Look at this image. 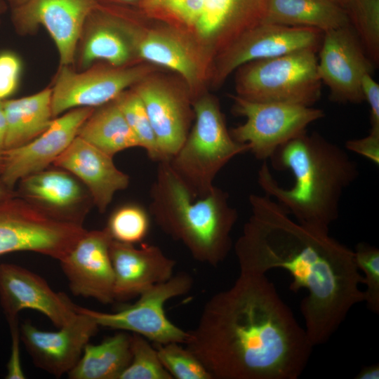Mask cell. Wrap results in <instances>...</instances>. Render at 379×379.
<instances>
[{
	"mask_svg": "<svg viewBox=\"0 0 379 379\" xmlns=\"http://www.w3.org/2000/svg\"><path fill=\"white\" fill-rule=\"evenodd\" d=\"M251 214L234 244L239 272L266 274L283 269L293 277L291 291L305 289L300 303L313 346L326 343L350 310L364 302L354 251L328 230L302 224L270 197L251 194Z\"/></svg>",
	"mask_w": 379,
	"mask_h": 379,
	"instance_id": "cell-1",
	"label": "cell"
},
{
	"mask_svg": "<svg viewBox=\"0 0 379 379\" xmlns=\"http://www.w3.org/2000/svg\"><path fill=\"white\" fill-rule=\"evenodd\" d=\"M185 344L212 379H297L314 347L266 274L241 272L207 300Z\"/></svg>",
	"mask_w": 379,
	"mask_h": 379,
	"instance_id": "cell-2",
	"label": "cell"
},
{
	"mask_svg": "<svg viewBox=\"0 0 379 379\" xmlns=\"http://www.w3.org/2000/svg\"><path fill=\"white\" fill-rule=\"evenodd\" d=\"M270 159L274 168L290 171L294 183L281 186L263 161L258 182L265 194L298 222L328 230L339 217L345 190L359 175L357 163L336 144L307 131L277 148Z\"/></svg>",
	"mask_w": 379,
	"mask_h": 379,
	"instance_id": "cell-3",
	"label": "cell"
},
{
	"mask_svg": "<svg viewBox=\"0 0 379 379\" xmlns=\"http://www.w3.org/2000/svg\"><path fill=\"white\" fill-rule=\"evenodd\" d=\"M150 198L149 213L157 225L181 242L194 260L213 267L225 260L238 219L227 192L215 186L206 196L195 197L168 161H161Z\"/></svg>",
	"mask_w": 379,
	"mask_h": 379,
	"instance_id": "cell-4",
	"label": "cell"
},
{
	"mask_svg": "<svg viewBox=\"0 0 379 379\" xmlns=\"http://www.w3.org/2000/svg\"><path fill=\"white\" fill-rule=\"evenodd\" d=\"M192 107L194 124L168 162L192 194L204 197L215 187L219 171L236 156L249 152V147L233 139L215 98L201 96Z\"/></svg>",
	"mask_w": 379,
	"mask_h": 379,
	"instance_id": "cell-5",
	"label": "cell"
},
{
	"mask_svg": "<svg viewBox=\"0 0 379 379\" xmlns=\"http://www.w3.org/2000/svg\"><path fill=\"white\" fill-rule=\"evenodd\" d=\"M317 51L306 49L241 66L237 95L255 102L312 106L320 98L322 84Z\"/></svg>",
	"mask_w": 379,
	"mask_h": 379,
	"instance_id": "cell-6",
	"label": "cell"
},
{
	"mask_svg": "<svg viewBox=\"0 0 379 379\" xmlns=\"http://www.w3.org/2000/svg\"><path fill=\"white\" fill-rule=\"evenodd\" d=\"M267 0H142L149 15L195 30L222 51L245 31L261 22Z\"/></svg>",
	"mask_w": 379,
	"mask_h": 379,
	"instance_id": "cell-7",
	"label": "cell"
},
{
	"mask_svg": "<svg viewBox=\"0 0 379 379\" xmlns=\"http://www.w3.org/2000/svg\"><path fill=\"white\" fill-rule=\"evenodd\" d=\"M86 231L29 201H0V255L32 251L60 260Z\"/></svg>",
	"mask_w": 379,
	"mask_h": 379,
	"instance_id": "cell-8",
	"label": "cell"
},
{
	"mask_svg": "<svg viewBox=\"0 0 379 379\" xmlns=\"http://www.w3.org/2000/svg\"><path fill=\"white\" fill-rule=\"evenodd\" d=\"M233 112L245 122L230 132L234 140L247 145L256 159H270L280 146L307 131V127L323 118L324 112L312 106L261 102L231 96Z\"/></svg>",
	"mask_w": 379,
	"mask_h": 379,
	"instance_id": "cell-9",
	"label": "cell"
},
{
	"mask_svg": "<svg viewBox=\"0 0 379 379\" xmlns=\"http://www.w3.org/2000/svg\"><path fill=\"white\" fill-rule=\"evenodd\" d=\"M193 284L192 277L181 272L166 281L155 284L142 292L133 305H126L114 313L81 307L100 326L131 331L155 344L185 343V331L168 319L165 303L171 298L187 293Z\"/></svg>",
	"mask_w": 379,
	"mask_h": 379,
	"instance_id": "cell-10",
	"label": "cell"
},
{
	"mask_svg": "<svg viewBox=\"0 0 379 379\" xmlns=\"http://www.w3.org/2000/svg\"><path fill=\"white\" fill-rule=\"evenodd\" d=\"M319 53L318 74L329 89L331 100L363 102L361 78L373 72V63L351 25L324 32Z\"/></svg>",
	"mask_w": 379,
	"mask_h": 379,
	"instance_id": "cell-11",
	"label": "cell"
},
{
	"mask_svg": "<svg viewBox=\"0 0 379 379\" xmlns=\"http://www.w3.org/2000/svg\"><path fill=\"white\" fill-rule=\"evenodd\" d=\"M324 32L313 28L261 22L242 33L221 53L216 70L218 81L241 66L293 52L318 51Z\"/></svg>",
	"mask_w": 379,
	"mask_h": 379,
	"instance_id": "cell-12",
	"label": "cell"
},
{
	"mask_svg": "<svg viewBox=\"0 0 379 379\" xmlns=\"http://www.w3.org/2000/svg\"><path fill=\"white\" fill-rule=\"evenodd\" d=\"M149 68L95 69L81 73L61 65L51 88L53 117L79 107H100L114 100L124 90L141 81Z\"/></svg>",
	"mask_w": 379,
	"mask_h": 379,
	"instance_id": "cell-13",
	"label": "cell"
},
{
	"mask_svg": "<svg viewBox=\"0 0 379 379\" xmlns=\"http://www.w3.org/2000/svg\"><path fill=\"white\" fill-rule=\"evenodd\" d=\"M98 6L97 0H27L13 8L12 19L21 33L44 26L56 45L60 65L69 66L84 24Z\"/></svg>",
	"mask_w": 379,
	"mask_h": 379,
	"instance_id": "cell-14",
	"label": "cell"
},
{
	"mask_svg": "<svg viewBox=\"0 0 379 379\" xmlns=\"http://www.w3.org/2000/svg\"><path fill=\"white\" fill-rule=\"evenodd\" d=\"M75 310L74 317L57 331L40 330L29 321L20 327V340L34 364L55 377L74 368L99 327L81 307L75 305Z\"/></svg>",
	"mask_w": 379,
	"mask_h": 379,
	"instance_id": "cell-15",
	"label": "cell"
},
{
	"mask_svg": "<svg viewBox=\"0 0 379 379\" xmlns=\"http://www.w3.org/2000/svg\"><path fill=\"white\" fill-rule=\"evenodd\" d=\"M93 111V107L70 109L53 119L48 128L30 142L6 149L0 175L2 183L12 187L18 180L44 171L68 147Z\"/></svg>",
	"mask_w": 379,
	"mask_h": 379,
	"instance_id": "cell-16",
	"label": "cell"
},
{
	"mask_svg": "<svg viewBox=\"0 0 379 379\" xmlns=\"http://www.w3.org/2000/svg\"><path fill=\"white\" fill-rule=\"evenodd\" d=\"M112 239L105 228L86 231L59 260L74 295L102 304L114 300V274L109 254Z\"/></svg>",
	"mask_w": 379,
	"mask_h": 379,
	"instance_id": "cell-17",
	"label": "cell"
},
{
	"mask_svg": "<svg viewBox=\"0 0 379 379\" xmlns=\"http://www.w3.org/2000/svg\"><path fill=\"white\" fill-rule=\"evenodd\" d=\"M0 304L7 319L29 309L46 316L58 328L77 313L76 305L65 294L54 291L38 274L11 263L0 265Z\"/></svg>",
	"mask_w": 379,
	"mask_h": 379,
	"instance_id": "cell-18",
	"label": "cell"
},
{
	"mask_svg": "<svg viewBox=\"0 0 379 379\" xmlns=\"http://www.w3.org/2000/svg\"><path fill=\"white\" fill-rule=\"evenodd\" d=\"M109 254L114 274V300L139 296L173 275L175 261L155 245L142 244L136 248L112 239Z\"/></svg>",
	"mask_w": 379,
	"mask_h": 379,
	"instance_id": "cell-19",
	"label": "cell"
},
{
	"mask_svg": "<svg viewBox=\"0 0 379 379\" xmlns=\"http://www.w3.org/2000/svg\"><path fill=\"white\" fill-rule=\"evenodd\" d=\"M53 164L83 181L101 213L106 211L115 193L129 185L128 175L115 166L112 157L77 135Z\"/></svg>",
	"mask_w": 379,
	"mask_h": 379,
	"instance_id": "cell-20",
	"label": "cell"
},
{
	"mask_svg": "<svg viewBox=\"0 0 379 379\" xmlns=\"http://www.w3.org/2000/svg\"><path fill=\"white\" fill-rule=\"evenodd\" d=\"M134 91L145 107L161 161H169L188 135L193 109L178 93L156 81L141 83Z\"/></svg>",
	"mask_w": 379,
	"mask_h": 379,
	"instance_id": "cell-21",
	"label": "cell"
},
{
	"mask_svg": "<svg viewBox=\"0 0 379 379\" xmlns=\"http://www.w3.org/2000/svg\"><path fill=\"white\" fill-rule=\"evenodd\" d=\"M22 190L29 201L52 215L81 225L82 216L72 207L82 201L83 191L69 174L41 171L22 178Z\"/></svg>",
	"mask_w": 379,
	"mask_h": 379,
	"instance_id": "cell-22",
	"label": "cell"
},
{
	"mask_svg": "<svg viewBox=\"0 0 379 379\" xmlns=\"http://www.w3.org/2000/svg\"><path fill=\"white\" fill-rule=\"evenodd\" d=\"M262 22L322 32L350 25L345 8L335 0H267Z\"/></svg>",
	"mask_w": 379,
	"mask_h": 379,
	"instance_id": "cell-23",
	"label": "cell"
},
{
	"mask_svg": "<svg viewBox=\"0 0 379 379\" xmlns=\"http://www.w3.org/2000/svg\"><path fill=\"white\" fill-rule=\"evenodd\" d=\"M52 90L2 101L6 123V150L22 146L43 133L53 117Z\"/></svg>",
	"mask_w": 379,
	"mask_h": 379,
	"instance_id": "cell-24",
	"label": "cell"
},
{
	"mask_svg": "<svg viewBox=\"0 0 379 379\" xmlns=\"http://www.w3.org/2000/svg\"><path fill=\"white\" fill-rule=\"evenodd\" d=\"M131 360V335L119 332L98 345L88 343L67 375L70 379H119Z\"/></svg>",
	"mask_w": 379,
	"mask_h": 379,
	"instance_id": "cell-25",
	"label": "cell"
},
{
	"mask_svg": "<svg viewBox=\"0 0 379 379\" xmlns=\"http://www.w3.org/2000/svg\"><path fill=\"white\" fill-rule=\"evenodd\" d=\"M77 136L112 157L124 149L140 147L114 100L94 109L81 126Z\"/></svg>",
	"mask_w": 379,
	"mask_h": 379,
	"instance_id": "cell-26",
	"label": "cell"
},
{
	"mask_svg": "<svg viewBox=\"0 0 379 379\" xmlns=\"http://www.w3.org/2000/svg\"><path fill=\"white\" fill-rule=\"evenodd\" d=\"M139 55L155 65L179 73L190 85L199 79V68L194 55L178 37L161 32H149L137 42Z\"/></svg>",
	"mask_w": 379,
	"mask_h": 379,
	"instance_id": "cell-27",
	"label": "cell"
},
{
	"mask_svg": "<svg viewBox=\"0 0 379 379\" xmlns=\"http://www.w3.org/2000/svg\"><path fill=\"white\" fill-rule=\"evenodd\" d=\"M84 46L81 65L87 67L97 60L121 66L130 58V50L124 38L107 24L96 26Z\"/></svg>",
	"mask_w": 379,
	"mask_h": 379,
	"instance_id": "cell-28",
	"label": "cell"
},
{
	"mask_svg": "<svg viewBox=\"0 0 379 379\" xmlns=\"http://www.w3.org/2000/svg\"><path fill=\"white\" fill-rule=\"evenodd\" d=\"M350 25L366 54L379 63V0H347Z\"/></svg>",
	"mask_w": 379,
	"mask_h": 379,
	"instance_id": "cell-29",
	"label": "cell"
},
{
	"mask_svg": "<svg viewBox=\"0 0 379 379\" xmlns=\"http://www.w3.org/2000/svg\"><path fill=\"white\" fill-rule=\"evenodd\" d=\"M114 101L136 136L139 146L145 149L152 160L161 161V157L156 136L140 96L135 91L123 92Z\"/></svg>",
	"mask_w": 379,
	"mask_h": 379,
	"instance_id": "cell-30",
	"label": "cell"
},
{
	"mask_svg": "<svg viewBox=\"0 0 379 379\" xmlns=\"http://www.w3.org/2000/svg\"><path fill=\"white\" fill-rule=\"evenodd\" d=\"M113 240L135 244L142 241L149 229V217L140 206L126 204L109 216L105 227Z\"/></svg>",
	"mask_w": 379,
	"mask_h": 379,
	"instance_id": "cell-31",
	"label": "cell"
},
{
	"mask_svg": "<svg viewBox=\"0 0 379 379\" xmlns=\"http://www.w3.org/2000/svg\"><path fill=\"white\" fill-rule=\"evenodd\" d=\"M131 360L119 379H173L162 365L157 349L145 338L131 335Z\"/></svg>",
	"mask_w": 379,
	"mask_h": 379,
	"instance_id": "cell-32",
	"label": "cell"
},
{
	"mask_svg": "<svg viewBox=\"0 0 379 379\" xmlns=\"http://www.w3.org/2000/svg\"><path fill=\"white\" fill-rule=\"evenodd\" d=\"M160 361L176 379H212L203 364L187 347L178 343L155 344Z\"/></svg>",
	"mask_w": 379,
	"mask_h": 379,
	"instance_id": "cell-33",
	"label": "cell"
},
{
	"mask_svg": "<svg viewBox=\"0 0 379 379\" xmlns=\"http://www.w3.org/2000/svg\"><path fill=\"white\" fill-rule=\"evenodd\" d=\"M357 266L364 274V302L371 312L379 314V250L368 243H358L354 251Z\"/></svg>",
	"mask_w": 379,
	"mask_h": 379,
	"instance_id": "cell-34",
	"label": "cell"
},
{
	"mask_svg": "<svg viewBox=\"0 0 379 379\" xmlns=\"http://www.w3.org/2000/svg\"><path fill=\"white\" fill-rule=\"evenodd\" d=\"M21 62L15 53H0V101L6 100L16 90L21 72Z\"/></svg>",
	"mask_w": 379,
	"mask_h": 379,
	"instance_id": "cell-35",
	"label": "cell"
},
{
	"mask_svg": "<svg viewBox=\"0 0 379 379\" xmlns=\"http://www.w3.org/2000/svg\"><path fill=\"white\" fill-rule=\"evenodd\" d=\"M11 338V354L7 364V379H24L25 374L22 368L20 350V326L18 317L7 319Z\"/></svg>",
	"mask_w": 379,
	"mask_h": 379,
	"instance_id": "cell-36",
	"label": "cell"
},
{
	"mask_svg": "<svg viewBox=\"0 0 379 379\" xmlns=\"http://www.w3.org/2000/svg\"><path fill=\"white\" fill-rule=\"evenodd\" d=\"M345 147L347 150L363 156L378 165L379 130L370 129L369 133L365 137L347 140Z\"/></svg>",
	"mask_w": 379,
	"mask_h": 379,
	"instance_id": "cell-37",
	"label": "cell"
},
{
	"mask_svg": "<svg viewBox=\"0 0 379 379\" xmlns=\"http://www.w3.org/2000/svg\"><path fill=\"white\" fill-rule=\"evenodd\" d=\"M364 100L370 107L371 129L379 130V85L371 74H365L361 81Z\"/></svg>",
	"mask_w": 379,
	"mask_h": 379,
	"instance_id": "cell-38",
	"label": "cell"
},
{
	"mask_svg": "<svg viewBox=\"0 0 379 379\" xmlns=\"http://www.w3.org/2000/svg\"><path fill=\"white\" fill-rule=\"evenodd\" d=\"M6 123L2 101H0V175L4 166V152L6 151Z\"/></svg>",
	"mask_w": 379,
	"mask_h": 379,
	"instance_id": "cell-39",
	"label": "cell"
},
{
	"mask_svg": "<svg viewBox=\"0 0 379 379\" xmlns=\"http://www.w3.org/2000/svg\"><path fill=\"white\" fill-rule=\"evenodd\" d=\"M355 379H378L379 365L374 364L364 366L354 377Z\"/></svg>",
	"mask_w": 379,
	"mask_h": 379,
	"instance_id": "cell-40",
	"label": "cell"
},
{
	"mask_svg": "<svg viewBox=\"0 0 379 379\" xmlns=\"http://www.w3.org/2000/svg\"><path fill=\"white\" fill-rule=\"evenodd\" d=\"M27 1V0H8V1L13 6V8L18 6L25 3Z\"/></svg>",
	"mask_w": 379,
	"mask_h": 379,
	"instance_id": "cell-41",
	"label": "cell"
},
{
	"mask_svg": "<svg viewBox=\"0 0 379 379\" xmlns=\"http://www.w3.org/2000/svg\"><path fill=\"white\" fill-rule=\"evenodd\" d=\"M3 185H4L1 182V183H0V201L4 200L5 198L7 197L6 191L5 190Z\"/></svg>",
	"mask_w": 379,
	"mask_h": 379,
	"instance_id": "cell-42",
	"label": "cell"
},
{
	"mask_svg": "<svg viewBox=\"0 0 379 379\" xmlns=\"http://www.w3.org/2000/svg\"><path fill=\"white\" fill-rule=\"evenodd\" d=\"M347 1V0H337V1H338L340 4H341L342 6H343V5H345V4H346Z\"/></svg>",
	"mask_w": 379,
	"mask_h": 379,
	"instance_id": "cell-43",
	"label": "cell"
},
{
	"mask_svg": "<svg viewBox=\"0 0 379 379\" xmlns=\"http://www.w3.org/2000/svg\"><path fill=\"white\" fill-rule=\"evenodd\" d=\"M119 1H124V2H131V1H135V0H119Z\"/></svg>",
	"mask_w": 379,
	"mask_h": 379,
	"instance_id": "cell-44",
	"label": "cell"
},
{
	"mask_svg": "<svg viewBox=\"0 0 379 379\" xmlns=\"http://www.w3.org/2000/svg\"><path fill=\"white\" fill-rule=\"evenodd\" d=\"M335 1H337V0H335Z\"/></svg>",
	"mask_w": 379,
	"mask_h": 379,
	"instance_id": "cell-45",
	"label": "cell"
},
{
	"mask_svg": "<svg viewBox=\"0 0 379 379\" xmlns=\"http://www.w3.org/2000/svg\"><path fill=\"white\" fill-rule=\"evenodd\" d=\"M0 1H1V0H0Z\"/></svg>",
	"mask_w": 379,
	"mask_h": 379,
	"instance_id": "cell-46",
	"label": "cell"
}]
</instances>
